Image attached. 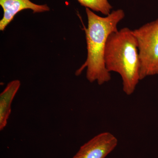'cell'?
Here are the masks:
<instances>
[{
    "mask_svg": "<svg viewBox=\"0 0 158 158\" xmlns=\"http://www.w3.org/2000/svg\"><path fill=\"white\" fill-rule=\"evenodd\" d=\"M88 25L85 29L87 58L81 67L76 72L80 75L86 68V78L90 83L97 82L102 85L110 81V73L106 68L104 55L108 37L118 31L117 26L125 16L121 9L113 10L106 17H101L92 10L86 8Z\"/></svg>",
    "mask_w": 158,
    "mask_h": 158,
    "instance_id": "cell-1",
    "label": "cell"
},
{
    "mask_svg": "<svg viewBox=\"0 0 158 158\" xmlns=\"http://www.w3.org/2000/svg\"><path fill=\"white\" fill-rule=\"evenodd\" d=\"M104 59L109 72L120 75L123 92L127 95L133 94L140 81L138 44L133 31L124 27L110 34Z\"/></svg>",
    "mask_w": 158,
    "mask_h": 158,
    "instance_id": "cell-2",
    "label": "cell"
},
{
    "mask_svg": "<svg viewBox=\"0 0 158 158\" xmlns=\"http://www.w3.org/2000/svg\"><path fill=\"white\" fill-rule=\"evenodd\" d=\"M140 60V81L158 75V19L133 30Z\"/></svg>",
    "mask_w": 158,
    "mask_h": 158,
    "instance_id": "cell-3",
    "label": "cell"
},
{
    "mask_svg": "<svg viewBox=\"0 0 158 158\" xmlns=\"http://www.w3.org/2000/svg\"><path fill=\"white\" fill-rule=\"evenodd\" d=\"M118 143V139L112 133H100L82 145L72 158H106Z\"/></svg>",
    "mask_w": 158,
    "mask_h": 158,
    "instance_id": "cell-4",
    "label": "cell"
},
{
    "mask_svg": "<svg viewBox=\"0 0 158 158\" xmlns=\"http://www.w3.org/2000/svg\"><path fill=\"white\" fill-rule=\"evenodd\" d=\"M0 5L4 12L2 19L0 20V31H2L13 20L15 16L23 10L31 9L34 13L50 10L46 4L37 5L30 0H0Z\"/></svg>",
    "mask_w": 158,
    "mask_h": 158,
    "instance_id": "cell-5",
    "label": "cell"
},
{
    "mask_svg": "<svg viewBox=\"0 0 158 158\" xmlns=\"http://www.w3.org/2000/svg\"><path fill=\"white\" fill-rule=\"evenodd\" d=\"M19 80L11 81L0 94V130L7 125L11 113V104L20 87Z\"/></svg>",
    "mask_w": 158,
    "mask_h": 158,
    "instance_id": "cell-6",
    "label": "cell"
},
{
    "mask_svg": "<svg viewBox=\"0 0 158 158\" xmlns=\"http://www.w3.org/2000/svg\"><path fill=\"white\" fill-rule=\"evenodd\" d=\"M81 6L92 11L100 12L104 15H109L113 7L108 0H77Z\"/></svg>",
    "mask_w": 158,
    "mask_h": 158,
    "instance_id": "cell-7",
    "label": "cell"
}]
</instances>
